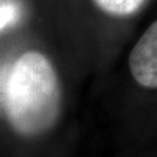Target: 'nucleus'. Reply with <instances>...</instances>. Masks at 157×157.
<instances>
[{
  "label": "nucleus",
  "mask_w": 157,
  "mask_h": 157,
  "mask_svg": "<svg viewBox=\"0 0 157 157\" xmlns=\"http://www.w3.org/2000/svg\"><path fill=\"white\" fill-rule=\"evenodd\" d=\"M128 66L132 77L144 88H157V21L144 32L130 52Z\"/></svg>",
  "instance_id": "f03ea898"
},
{
  "label": "nucleus",
  "mask_w": 157,
  "mask_h": 157,
  "mask_svg": "<svg viewBox=\"0 0 157 157\" xmlns=\"http://www.w3.org/2000/svg\"><path fill=\"white\" fill-rule=\"evenodd\" d=\"M20 17V9L13 3L0 4V30L12 25Z\"/></svg>",
  "instance_id": "20e7f679"
},
{
  "label": "nucleus",
  "mask_w": 157,
  "mask_h": 157,
  "mask_svg": "<svg viewBox=\"0 0 157 157\" xmlns=\"http://www.w3.org/2000/svg\"><path fill=\"white\" fill-rule=\"evenodd\" d=\"M102 11L113 16H128L135 13L145 0H93Z\"/></svg>",
  "instance_id": "7ed1b4c3"
},
{
  "label": "nucleus",
  "mask_w": 157,
  "mask_h": 157,
  "mask_svg": "<svg viewBox=\"0 0 157 157\" xmlns=\"http://www.w3.org/2000/svg\"><path fill=\"white\" fill-rule=\"evenodd\" d=\"M6 114L14 131L37 135L55 123L60 110V86L50 60L38 51L22 54L4 86Z\"/></svg>",
  "instance_id": "f257e3e1"
}]
</instances>
